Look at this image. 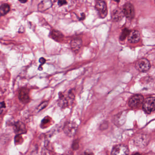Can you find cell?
<instances>
[{
	"mask_svg": "<svg viewBox=\"0 0 155 155\" xmlns=\"http://www.w3.org/2000/svg\"><path fill=\"white\" fill-rule=\"evenodd\" d=\"M10 11V6L8 4H3L0 7V14L2 16L7 14Z\"/></svg>",
	"mask_w": 155,
	"mask_h": 155,
	"instance_id": "cell-18",
	"label": "cell"
},
{
	"mask_svg": "<svg viewBox=\"0 0 155 155\" xmlns=\"http://www.w3.org/2000/svg\"><path fill=\"white\" fill-rule=\"evenodd\" d=\"M125 115L123 114H119L114 118V124L117 126H121L125 122Z\"/></svg>",
	"mask_w": 155,
	"mask_h": 155,
	"instance_id": "cell-17",
	"label": "cell"
},
{
	"mask_svg": "<svg viewBox=\"0 0 155 155\" xmlns=\"http://www.w3.org/2000/svg\"><path fill=\"white\" fill-rule=\"evenodd\" d=\"M81 155H94V154L91 151L87 150V151H85V152H84Z\"/></svg>",
	"mask_w": 155,
	"mask_h": 155,
	"instance_id": "cell-26",
	"label": "cell"
},
{
	"mask_svg": "<svg viewBox=\"0 0 155 155\" xmlns=\"http://www.w3.org/2000/svg\"><path fill=\"white\" fill-rule=\"evenodd\" d=\"M52 6L51 0H43L39 3L38 6V10L39 12H43L51 8Z\"/></svg>",
	"mask_w": 155,
	"mask_h": 155,
	"instance_id": "cell-14",
	"label": "cell"
},
{
	"mask_svg": "<svg viewBox=\"0 0 155 155\" xmlns=\"http://www.w3.org/2000/svg\"><path fill=\"white\" fill-rule=\"evenodd\" d=\"M45 62H46V60L45 58H43V57H41V58H40L39 59V62L41 64V65H40L39 67V70L40 71H42L41 70V67H42V65H43L44 64H45Z\"/></svg>",
	"mask_w": 155,
	"mask_h": 155,
	"instance_id": "cell-25",
	"label": "cell"
},
{
	"mask_svg": "<svg viewBox=\"0 0 155 155\" xmlns=\"http://www.w3.org/2000/svg\"><path fill=\"white\" fill-rule=\"evenodd\" d=\"M132 155H142L141 154L139 153H134Z\"/></svg>",
	"mask_w": 155,
	"mask_h": 155,
	"instance_id": "cell-31",
	"label": "cell"
},
{
	"mask_svg": "<svg viewBox=\"0 0 155 155\" xmlns=\"http://www.w3.org/2000/svg\"><path fill=\"white\" fill-rule=\"evenodd\" d=\"M129 150L126 146L124 145H117L113 148L112 155H128Z\"/></svg>",
	"mask_w": 155,
	"mask_h": 155,
	"instance_id": "cell-9",
	"label": "cell"
},
{
	"mask_svg": "<svg viewBox=\"0 0 155 155\" xmlns=\"http://www.w3.org/2000/svg\"><path fill=\"white\" fill-rule=\"evenodd\" d=\"M78 129V125L76 123L72 121L66 122L64 125L63 130L65 134L70 137L75 135Z\"/></svg>",
	"mask_w": 155,
	"mask_h": 155,
	"instance_id": "cell-2",
	"label": "cell"
},
{
	"mask_svg": "<svg viewBox=\"0 0 155 155\" xmlns=\"http://www.w3.org/2000/svg\"><path fill=\"white\" fill-rule=\"evenodd\" d=\"M75 95L73 92L69 91L67 96L65 97L62 93L59 94V99L58 104L61 108H65L69 106L70 104H72L74 100Z\"/></svg>",
	"mask_w": 155,
	"mask_h": 155,
	"instance_id": "cell-1",
	"label": "cell"
},
{
	"mask_svg": "<svg viewBox=\"0 0 155 155\" xmlns=\"http://www.w3.org/2000/svg\"><path fill=\"white\" fill-rule=\"evenodd\" d=\"M62 155H73V153L71 151H66Z\"/></svg>",
	"mask_w": 155,
	"mask_h": 155,
	"instance_id": "cell-27",
	"label": "cell"
},
{
	"mask_svg": "<svg viewBox=\"0 0 155 155\" xmlns=\"http://www.w3.org/2000/svg\"><path fill=\"white\" fill-rule=\"evenodd\" d=\"M124 16L123 11L120 9H116L112 14V19L114 21L117 22L122 20Z\"/></svg>",
	"mask_w": 155,
	"mask_h": 155,
	"instance_id": "cell-16",
	"label": "cell"
},
{
	"mask_svg": "<svg viewBox=\"0 0 155 155\" xmlns=\"http://www.w3.org/2000/svg\"><path fill=\"white\" fill-rule=\"evenodd\" d=\"M83 45V41L80 38H76L73 39L70 43L71 49L75 52H78Z\"/></svg>",
	"mask_w": 155,
	"mask_h": 155,
	"instance_id": "cell-12",
	"label": "cell"
},
{
	"mask_svg": "<svg viewBox=\"0 0 155 155\" xmlns=\"http://www.w3.org/2000/svg\"><path fill=\"white\" fill-rule=\"evenodd\" d=\"M79 141L78 139H76V140H74L72 144V149L73 150H75V151L78 150L79 147Z\"/></svg>",
	"mask_w": 155,
	"mask_h": 155,
	"instance_id": "cell-20",
	"label": "cell"
},
{
	"mask_svg": "<svg viewBox=\"0 0 155 155\" xmlns=\"http://www.w3.org/2000/svg\"><path fill=\"white\" fill-rule=\"evenodd\" d=\"M50 120H51V119H50V117H46L42 120L41 126H44L45 125V124H47L48 123H50Z\"/></svg>",
	"mask_w": 155,
	"mask_h": 155,
	"instance_id": "cell-24",
	"label": "cell"
},
{
	"mask_svg": "<svg viewBox=\"0 0 155 155\" xmlns=\"http://www.w3.org/2000/svg\"><path fill=\"white\" fill-rule=\"evenodd\" d=\"M51 36L52 39L56 41L60 42L62 41L64 38V35L60 31L57 30H53L51 32Z\"/></svg>",
	"mask_w": 155,
	"mask_h": 155,
	"instance_id": "cell-15",
	"label": "cell"
},
{
	"mask_svg": "<svg viewBox=\"0 0 155 155\" xmlns=\"http://www.w3.org/2000/svg\"><path fill=\"white\" fill-rule=\"evenodd\" d=\"M18 98L23 104H26L30 101L29 91L26 87H22L18 92Z\"/></svg>",
	"mask_w": 155,
	"mask_h": 155,
	"instance_id": "cell-7",
	"label": "cell"
},
{
	"mask_svg": "<svg viewBox=\"0 0 155 155\" xmlns=\"http://www.w3.org/2000/svg\"><path fill=\"white\" fill-rule=\"evenodd\" d=\"M48 101H44V102H42V103H41L39 106H38V107L37 108V110L38 112L39 111H41V110L43 109L44 108H45L48 105Z\"/></svg>",
	"mask_w": 155,
	"mask_h": 155,
	"instance_id": "cell-21",
	"label": "cell"
},
{
	"mask_svg": "<svg viewBox=\"0 0 155 155\" xmlns=\"http://www.w3.org/2000/svg\"><path fill=\"white\" fill-rule=\"evenodd\" d=\"M19 2L22 3H25L28 0H19Z\"/></svg>",
	"mask_w": 155,
	"mask_h": 155,
	"instance_id": "cell-30",
	"label": "cell"
},
{
	"mask_svg": "<svg viewBox=\"0 0 155 155\" xmlns=\"http://www.w3.org/2000/svg\"></svg>",
	"mask_w": 155,
	"mask_h": 155,
	"instance_id": "cell-33",
	"label": "cell"
},
{
	"mask_svg": "<svg viewBox=\"0 0 155 155\" xmlns=\"http://www.w3.org/2000/svg\"><path fill=\"white\" fill-rule=\"evenodd\" d=\"M130 33V31L128 29H126V28L124 29L120 35V40L121 41H124L126 38V37L129 35Z\"/></svg>",
	"mask_w": 155,
	"mask_h": 155,
	"instance_id": "cell-19",
	"label": "cell"
},
{
	"mask_svg": "<svg viewBox=\"0 0 155 155\" xmlns=\"http://www.w3.org/2000/svg\"><path fill=\"white\" fill-rule=\"evenodd\" d=\"M13 129L14 132L16 135L24 134L27 132L25 125L21 121L15 122L13 125Z\"/></svg>",
	"mask_w": 155,
	"mask_h": 155,
	"instance_id": "cell-8",
	"label": "cell"
},
{
	"mask_svg": "<svg viewBox=\"0 0 155 155\" xmlns=\"http://www.w3.org/2000/svg\"><path fill=\"white\" fill-rule=\"evenodd\" d=\"M135 67L140 72L147 71L151 68L150 62L145 58H142L136 63Z\"/></svg>",
	"mask_w": 155,
	"mask_h": 155,
	"instance_id": "cell-4",
	"label": "cell"
},
{
	"mask_svg": "<svg viewBox=\"0 0 155 155\" xmlns=\"http://www.w3.org/2000/svg\"><path fill=\"white\" fill-rule=\"evenodd\" d=\"M85 15L83 13L81 15V18L80 19V20H83V19H85Z\"/></svg>",
	"mask_w": 155,
	"mask_h": 155,
	"instance_id": "cell-29",
	"label": "cell"
},
{
	"mask_svg": "<svg viewBox=\"0 0 155 155\" xmlns=\"http://www.w3.org/2000/svg\"><path fill=\"white\" fill-rule=\"evenodd\" d=\"M108 122L105 121L103 122L100 126V129L101 130H104L108 128Z\"/></svg>",
	"mask_w": 155,
	"mask_h": 155,
	"instance_id": "cell-23",
	"label": "cell"
},
{
	"mask_svg": "<svg viewBox=\"0 0 155 155\" xmlns=\"http://www.w3.org/2000/svg\"><path fill=\"white\" fill-rule=\"evenodd\" d=\"M123 13L124 15H125L128 19H132L135 16V9L133 5L130 3L125 4L123 7Z\"/></svg>",
	"mask_w": 155,
	"mask_h": 155,
	"instance_id": "cell-10",
	"label": "cell"
},
{
	"mask_svg": "<svg viewBox=\"0 0 155 155\" xmlns=\"http://www.w3.org/2000/svg\"><path fill=\"white\" fill-rule=\"evenodd\" d=\"M115 2H120V0H113Z\"/></svg>",
	"mask_w": 155,
	"mask_h": 155,
	"instance_id": "cell-32",
	"label": "cell"
},
{
	"mask_svg": "<svg viewBox=\"0 0 155 155\" xmlns=\"http://www.w3.org/2000/svg\"><path fill=\"white\" fill-rule=\"evenodd\" d=\"M140 34L138 31H133L130 32L128 35V41L131 43H136L140 41Z\"/></svg>",
	"mask_w": 155,
	"mask_h": 155,
	"instance_id": "cell-13",
	"label": "cell"
},
{
	"mask_svg": "<svg viewBox=\"0 0 155 155\" xmlns=\"http://www.w3.org/2000/svg\"><path fill=\"white\" fill-rule=\"evenodd\" d=\"M68 4L67 0H57V5L59 7L67 5Z\"/></svg>",
	"mask_w": 155,
	"mask_h": 155,
	"instance_id": "cell-22",
	"label": "cell"
},
{
	"mask_svg": "<svg viewBox=\"0 0 155 155\" xmlns=\"http://www.w3.org/2000/svg\"><path fill=\"white\" fill-rule=\"evenodd\" d=\"M149 137L145 135L136 136L134 139V143L137 146L140 147H144L148 144Z\"/></svg>",
	"mask_w": 155,
	"mask_h": 155,
	"instance_id": "cell-11",
	"label": "cell"
},
{
	"mask_svg": "<svg viewBox=\"0 0 155 155\" xmlns=\"http://www.w3.org/2000/svg\"><path fill=\"white\" fill-rule=\"evenodd\" d=\"M96 8L98 11L101 18H104L107 14V8L105 2L102 0H98L96 4Z\"/></svg>",
	"mask_w": 155,
	"mask_h": 155,
	"instance_id": "cell-5",
	"label": "cell"
},
{
	"mask_svg": "<svg viewBox=\"0 0 155 155\" xmlns=\"http://www.w3.org/2000/svg\"><path fill=\"white\" fill-rule=\"evenodd\" d=\"M1 108H5V103L4 102H2L1 104Z\"/></svg>",
	"mask_w": 155,
	"mask_h": 155,
	"instance_id": "cell-28",
	"label": "cell"
},
{
	"mask_svg": "<svg viewBox=\"0 0 155 155\" xmlns=\"http://www.w3.org/2000/svg\"><path fill=\"white\" fill-rule=\"evenodd\" d=\"M143 109L148 114H151L155 110V97H149L146 98L143 103Z\"/></svg>",
	"mask_w": 155,
	"mask_h": 155,
	"instance_id": "cell-3",
	"label": "cell"
},
{
	"mask_svg": "<svg viewBox=\"0 0 155 155\" xmlns=\"http://www.w3.org/2000/svg\"><path fill=\"white\" fill-rule=\"evenodd\" d=\"M144 102V97L141 94L133 96L129 101V105L133 108H136L140 107Z\"/></svg>",
	"mask_w": 155,
	"mask_h": 155,
	"instance_id": "cell-6",
	"label": "cell"
}]
</instances>
